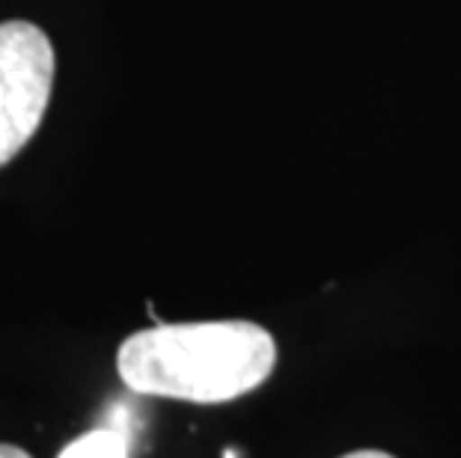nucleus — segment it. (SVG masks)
Returning <instances> with one entry per match:
<instances>
[{
    "label": "nucleus",
    "instance_id": "5",
    "mask_svg": "<svg viewBox=\"0 0 461 458\" xmlns=\"http://www.w3.org/2000/svg\"><path fill=\"white\" fill-rule=\"evenodd\" d=\"M342 458H396V455L381 453V450H357V453H348V455H342Z\"/></svg>",
    "mask_w": 461,
    "mask_h": 458
},
{
    "label": "nucleus",
    "instance_id": "2",
    "mask_svg": "<svg viewBox=\"0 0 461 458\" xmlns=\"http://www.w3.org/2000/svg\"><path fill=\"white\" fill-rule=\"evenodd\" d=\"M54 45L31 22L0 24V167L33 138L51 102Z\"/></svg>",
    "mask_w": 461,
    "mask_h": 458
},
{
    "label": "nucleus",
    "instance_id": "3",
    "mask_svg": "<svg viewBox=\"0 0 461 458\" xmlns=\"http://www.w3.org/2000/svg\"><path fill=\"white\" fill-rule=\"evenodd\" d=\"M57 458H131V432L122 423L99 426L66 444Z\"/></svg>",
    "mask_w": 461,
    "mask_h": 458
},
{
    "label": "nucleus",
    "instance_id": "4",
    "mask_svg": "<svg viewBox=\"0 0 461 458\" xmlns=\"http://www.w3.org/2000/svg\"><path fill=\"white\" fill-rule=\"evenodd\" d=\"M0 458H31L22 446H13V444H0Z\"/></svg>",
    "mask_w": 461,
    "mask_h": 458
},
{
    "label": "nucleus",
    "instance_id": "1",
    "mask_svg": "<svg viewBox=\"0 0 461 458\" xmlns=\"http://www.w3.org/2000/svg\"><path fill=\"white\" fill-rule=\"evenodd\" d=\"M277 366V343L244 319L137 330L120 346L116 373L140 396L221 405L253 393Z\"/></svg>",
    "mask_w": 461,
    "mask_h": 458
}]
</instances>
